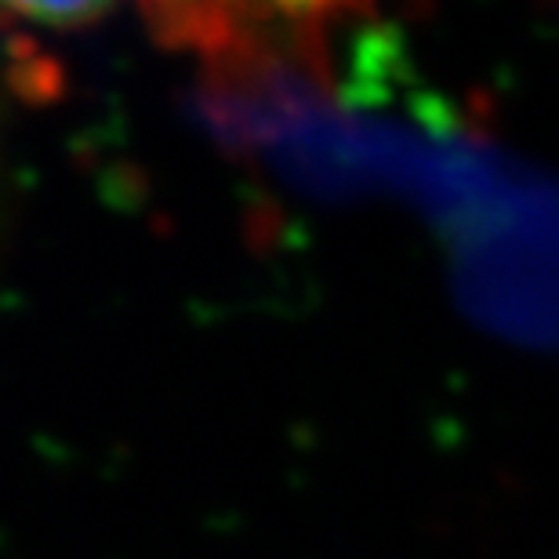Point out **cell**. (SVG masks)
Returning <instances> with one entry per match:
<instances>
[{
	"mask_svg": "<svg viewBox=\"0 0 559 559\" xmlns=\"http://www.w3.org/2000/svg\"><path fill=\"white\" fill-rule=\"evenodd\" d=\"M11 19L37 22L44 29H84L92 22L106 19L114 8L103 4H11Z\"/></svg>",
	"mask_w": 559,
	"mask_h": 559,
	"instance_id": "obj_1",
	"label": "cell"
}]
</instances>
